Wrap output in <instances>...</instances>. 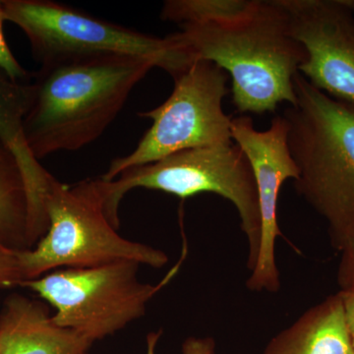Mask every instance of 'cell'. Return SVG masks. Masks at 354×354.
<instances>
[{
  "mask_svg": "<svg viewBox=\"0 0 354 354\" xmlns=\"http://www.w3.org/2000/svg\"><path fill=\"white\" fill-rule=\"evenodd\" d=\"M346 2H348V6H351L354 11V0H346Z\"/></svg>",
  "mask_w": 354,
  "mask_h": 354,
  "instance_id": "20",
  "label": "cell"
},
{
  "mask_svg": "<svg viewBox=\"0 0 354 354\" xmlns=\"http://www.w3.org/2000/svg\"><path fill=\"white\" fill-rule=\"evenodd\" d=\"M174 81L164 104L138 114L152 120V127L131 153L111 162L102 180L181 151L232 142V118L223 109L230 92L227 72L213 62L195 60Z\"/></svg>",
  "mask_w": 354,
  "mask_h": 354,
  "instance_id": "8",
  "label": "cell"
},
{
  "mask_svg": "<svg viewBox=\"0 0 354 354\" xmlns=\"http://www.w3.org/2000/svg\"><path fill=\"white\" fill-rule=\"evenodd\" d=\"M291 36L306 58L298 68L310 84L354 104V11L346 0H279Z\"/></svg>",
  "mask_w": 354,
  "mask_h": 354,
  "instance_id": "9",
  "label": "cell"
},
{
  "mask_svg": "<svg viewBox=\"0 0 354 354\" xmlns=\"http://www.w3.org/2000/svg\"><path fill=\"white\" fill-rule=\"evenodd\" d=\"M160 333H151L147 337V354H156ZM183 354H215V344L211 339L189 337L183 346Z\"/></svg>",
  "mask_w": 354,
  "mask_h": 354,
  "instance_id": "17",
  "label": "cell"
},
{
  "mask_svg": "<svg viewBox=\"0 0 354 354\" xmlns=\"http://www.w3.org/2000/svg\"><path fill=\"white\" fill-rule=\"evenodd\" d=\"M341 281L344 290H354V243L344 250Z\"/></svg>",
  "mask_w": 354,
  "mask_h": 354,
  "instance_id": "18",
  "label": "cell"
},
{
  "mask_svg": "<svg viewBox=\"0 0 354 354\" xmlns=\"http://www.w3.org/2000/svg\"><path fill=\"white\" fill-rule=\"evenodd\" d=\"M0 244L14 251L32 249L29 199L15 156L0 141Z\"/></svg>",
  "mask_w": 354,
  "mask_h": 354,
  "instance_id": "14",
  "label": "cell"
},
{
  "mask_svg": "<svg viewBox=\"0 0 354 354\" xmlns=\"http://www.w3.org/2000/svg\"><path fill=\"white\" fill-rule=\"evenodd\" d=\"M344 317L354 348V290H344L341 293Z\"/></svg>",
  "mask_w": 354,
  "mask_h": 354,
  "instance_id": "19",
  "label": "cell"
},
{
  "mask_svg": "<svg viewBox=\"0 0 354 354\" xmlns=\"http://www.w3.org/2000/svg\"><path fill=\"white\" fill-rule=\"evenodd\" d=\"M354 354V353H353Z\"/></svg>",
  "mask_w": 354,
  "mask_h": 354,
  "instance_id": "22",
  "label": "cell"
},
{
  "mask_svg": "<svg viewBox=\"0 0 354 354\" xmlns=\"http://www.w3.org/2000/svg\"><path fill=\"white\" fill-rule=\"evenodd\" d=\"M23 281L17 251L0 244V290L20 286Z\"/></svg>",
  "mask_w": 354,
  "mask_h": 354,
  "instance_id": "16",
  "label": "cell"
},
{
  "mask_svg": "<svg viewBox=\"0 0 354 354\" xmlns=\"http://www.w3.org/2000/svg\"><path fill=\"white\" fill-rule=\"evenodd\" d=\"M32 99L31 81L13 80L0 70V141L20 165L29 199L30 239L37 243L48 232L44 202L55 178L34 157L26 141L24 120Z\"/></svg>",
  "mask_w": 354,
  "mask_h": 354,
  "instance_id": "11",
  "label": "cell"
},
{
  "mask_svg": "<svg viewBox=\"0 0 354 354\" xmlns=\"http://www.w3.org/2000/svg\"><path fill=\"white\" fill-rule=\"evenodd\" d=\"M341 295L323 304L307 322L279 337L265 354H353Z\"/></svg>",
  "mask_w": 354,
  "mask_h": 354,
  "instance_id": "13",
  "label": "cell"
},
{
  "mask_svg": "<svg viewBox=\"0 0 354 354\" xmlns=\"http://www.w3.org/2000/svg\"><path fill=\"white\" fill-rule=\"evenodd\" d=\"M4 20L22 30L41 65L118 55L146 58L174 77L193 62L171 35L158 38L50 0H2Z\"/></svg>",
  "mask_w": 354,
  "mask_h": 354,
  "instance_id": "6",
  "label": "cell"
},
{
  "mask_svg": "<svg viewBox=\"0 0 354 354\" xmlns=\"http://www.w3.org/2000/svg\"><path fill=\"white\" fill-rule=\"evenodd\" d=\"M160 18L178 26L171 36L192 62L230 74L239 113H274L297 102L293 78L306 53L279 0H167Z\"/></svg>",
  "mask_w": 354,
  "mask_h": 354,
  "instance_id": "1",
  "label": "cell"
},
{
  "mask_svg": "<svg viewBox=\"0 0 354 354\" xmlns=\"http://www.w3.org/2000/svg\"><path fill=\"white\" fill-rule=\"evenodd\" d=\"M84 354H88V353H84Z\"/></svg>",
  "mask_w": 354,
  "mask_h": 354,
  "instance_id": "21",
  "label": "cell"
},
{
  "mask_svg": "<svg viewBox=\"0 0 354 354\" xmlns=\"http://www.w3.org/2000/svg\"><path fill=\"white\" fill-rule=\"evenodd\" d=\"M283 116L299 177L297 187L325 218L339 250L354 243V104L337 101L301 74Z\"/></svg>",
  "mask_w": 354,
  "mask_h": 354,
  "instance_id": "3",
  "label": "cell"
},
{
  "mask_svg": "<svg viewBox=\"0 0 354 354\" xmlns=\"http://www.w3.org/2000/svg\"><path fill=\"white\" fill-rule=\"evenodd\" d=\"M3 8L2 0H0V70L6 74L9 78L16 81L27 82L30 80V74L18 62L17 58L14 57L12 51L7 44L3 32Z\"/></svg>",
  "mask_w": 354,
  "mask_h": 354,
  "instance_id": "15",
  "label": "cell"
},
{
  "mask_svg": "<svg viewBox=\"0 0 354 354\" xmlns=\"http://www.w3.org/2000/svg\"><path fill=\"white\" fill-rule=\"evenodd\" d=\"M97 180L106 215L118 228L120 203L136 188L162 191L183 199L209 192L230 200L239 211L242 228L251 242L255 265L261 230L257 189L245 153L234 141L181 151L127 169L113 180H102L101 177Z\"/></svg>",
  "mask_w": 354,
  "mask_h": 354,
  "instance_id": "5",
  "label": "cell"
},
{
  "mask_svg": "<svg viewBox=\"0 0 354 354\" xmlns=\"http://www.w3.org/2000/svg\"><path fill=\"white\" fill-rule=\"evenodd\" d=\"M140 264L120 261L94 268H68L25 281L55 310L53 320L93 342L124 329L145 314L147 304L176 269L158 286L141 283Z\"/></svg>",
  "mask_w": 354,
  "mask_h": 354,
  "instance_id": "7",
  "label": "cell"
},
{
  "mask_svg": "<svg viewBox=\"0 0 354 354\" xmlns=\"http://www.w3.org/2000/svg\"><path fill=\"white\" fill-rule=\"evenodd\" d=\"M156 67L152 60L118 55L41 65L24 120L34 157L39 160L95 142L118 118L133 88Z\"/></svg>",
  "mask_w": 354,
  "mask_h": 354,
  "instance_id": "2",
  "label": "cell"
},
{
  "mask_svg": "<svg viewBox=\"0 0 354 354\" xmlns=\"http://www.w3.org/2000/svg\"><path fill=\"white\" fill-rule=\"evenodd\" d=\"M48 228L30 250L17 251L25 281L55 270L94 268L120 261L162 267L167 255L124 239L109 221L97 179L66 185L55 179L46 197Z\"/></svg>",
  "mask_w": 354,
  "mask_h": 354,
  "instance_id": "4",
  "label": "cell"
},
{
  "mask_svg": "<svg viewBox=\"0 0 354 354\" xmlns=\"http://www.w3.org/2000/svg\"><path fill=\"white\" fill-rule=\"evenodd\" d=\"M232 135L252 169L259 202V248L251 281L255 288H270L277 281L274 251L279 234L277 215L279 189L286 179L297 180L299 177L288 147V121L283 115L276 116L267 130L259 131L250 116L241 115L232 120Z\"/></svg>",
  "mask_w": 354,
  "mask_h": 354,
  "instance_id": "10",
  "label": "cell"
},
{
  "mask_svg": "<svg viewBox=\"0 0 354 354\" xmlns=\"http://www.w3.org/2000/svg\"><path fill=\"white\" fill-rule=\"evenodd\" d=\"M94 344L60 327L46 305L12 293L0 311V354H84Z\"/></svg>",
  "mask_w": 354,
  "mask_h": 354,
  "instance_id": "12",
  "label": "cell"
}]
</instances>
